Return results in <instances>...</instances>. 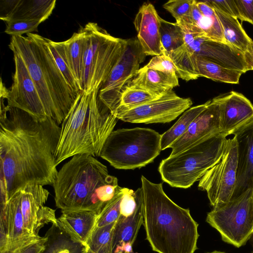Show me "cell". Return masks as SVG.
I'll list each match as a JSON object with an SVG mask.
<instances>
[{
  "label": "cell",
  "mask_w": 253,
  "mask_h": 253,
  "mask_svg": "<svg viewBox=\"0 0 253 253\" xmlns=\"http://www.w3.org/2000/svg\"><path fill=\"white\" fill-rule=\"evenodd\" d=\"M145 66L148 68L176 75L177 70L174 63L169 57L165 55L154 56Z\"/></svg>",
  "instance_id": "obj_38"
},
{
  "label": "cell",
  "mask_w": 253,
  "mask_h": 253,
  "mask_svg": "<svg viewBox=\"0 0 253 253\" xmlns=\"http://www.w3.org/2000/svg\"><path fill=\"white\" fill-rule=\"evenodd\" d=\"M175 74L148 68H140L128 84L145 90L153 94L161 95L179 85Z\"/></svg>",
  "instance_id": "obj_24"
},
{
  "label": "cell",
  "mask_w": 253,
  "mask_h": 253,
  "mask_svg": "<svg viewBox=\"0 0 253 253\" xmlns=\"http://www.w3.org/2000/svg\"><path fill=\"white\" fill-rule=\"evenodd\" d=\"M239 17L242 21H247L253 25V0H234Z\"/></svg>",
  "instance_id": "obj_41"
},
{
  "label": "cell",
  "mask_w": 253,
  "mask_h": 253,
  "mask_svg": "<svg viewBox=\"0 0 253 253\" xmlns=\"http://www.w3.org/2000/svg\"><path fill=\"white\" fill-rule=\"evenodd\" d=\"M136 206L133 212L120 215L116 222L113 241V253H131L132 245L143 222V193L141 187L135 191Z\"/></svg>",
  "instance_id": "obj_22"
},
{
  "label": "cell",
  "mask_w": 253,
  "mask_h": 253,
  "mask_svg": "<svg viewBox=\"0 0 253 253\" xmlns=\"http://www.w3.org/2000/svg\"><path fill=\"white\" fill-rule=\"evenodd\" d=\"M176 22L184 33H197L211 40L226 43L214 9L203 0H194L191 14Z\"/></svg>",
  "instance_id": "obj_21"
},
{
  "label": "cell",
  "mask_w": 253,
  "mask_h": 253,
  "mask_svg": "<svg viewBox=\"0 0 253 253\" xmlns=\"http://www.w3.org/2000/svg\"><path fill=\"white\" fill-rule=\"evenodd\" d=\"M116 222L104 226L95 227L86 246L94 253H113Z\"/></svg>",
  "instance_id": "obj_33"
},
{
  "label": "cell",
  "mask_w": 253,
  "mask_h": 253,
  "mask_svg": "<svg viewBox=\"0 0 253 253\" xmlns=\"http://www.w3.org/2000/svg\"><path fill=\"white\" fill-rule=\"evenodd\" d=\"M52 186L56 206L61 211L87 210L98 215L119 186L107 167L86 154L75 155L66 163Z\"/></svg>",
  "instance_id": "obj_3"
},
{
  "label": "cell",
  "mask_w": 253,
  "mask_h": 253,
  "mask_svg": "<svg viewBox=\"0 0 253 253\" xmlns=\"http://www.w3.org/2000/svg\"><path fill=\"white\" fill-rule=\"evenodd\" d=\"M56 2V0H14L11 11L0 20L5 23L18 21L42 22L51 14Z\"/></svg>",
  "instance_id": "obj_25"
},
{
  "label": "cell",
  "mask_w": 253,
  "mask_h": 253,
  "mask_svg": "<svg viewBox=\"0 0 253 253\" xmlns=\"http://www.w3.org/2000/svg\"><path fill=\"white\" fill-rule=\"evenodd\" d=\"M247 70H253V41L250 42L246 51L244 53Z\"/></svg>",
  "instance_id": "obj_43"
},
{
  "label": "cell",
  "mask_w": 253,
  "mask_h": 253,
  "mask_svg": "<svg viewBox=\"0 0 253 253\" xmlns=\"http://www.w3.org/2000/svg\"><path fill=\"white\" fill-rule=\"evenodd\" d=\"M21 211L26 229L39 235V230L49 223L56 225L54 210L44 206L49 192L42 185L28 184L21 188Z\"/></svg>",
  "instance_id": "obj_15"
},
{
  "label": "cell",
  "mask_w": 253,
  "mask_h": 253,
  "mask_svg": "<svg viewBox=\"0 0 253 253\" xmlns=\"http://www.w3.org/2000/svg\"><path fill=\"white\" fill-rule=\"evenodd\" d=\"M98 214L87 210L62 211L56 226L74 242L86 246L95 227Z\"/></svg>",
  "instance_id": "obj_23"
},
{
  "label": "cell",
  "mask_w": 253,
  "mask_h": 253,
  "mask_svg": "<svg viewBox=\"0 0 253 253\" xmlns=\"http://www.w3.org/2000/svg\"><path fill=\"white\" fill-rule=\"evenodd\" d=\"M143 225L146 239L158 253H194L198 224L189 209L180 207L165 193L162 183L141 176Z\"/></svg>",
  "instance_id": "obj_2"
},
{
  "label": "cell",
  "mask_w": 253,
  "mask_h": 253,
  "mask_svg": "<svg viewBox=\"0 0 253 253\" xmlns=\"http://www.w3.org/2000/svg\"><path fill=\"white\" fill-rule=\"evenodd\" d=\"M42 23L39 21H18L6 23L4 32L11 36H22L24 34L38 32L39 25Z\"/></svg>",
  "instance_id": "obj_37"
},
{
  "label": "cell",
  "mask_w": 253,
  "mask_h": 253,
  "mask_svg": "<svg viewBox=\"0 0 253 253\" xmlns=\"http://www.w3.org/2000/svg\"><path fill=\"white\" fill-rule=\"evenodd\" d=\"M226 137L221 132L215 134L163 160L158 168L163 181L173 187H191L220 161Z\"/></svg>",
  "instance_id": "obj_6"
},
{
  "label": "cell",
  "mask_w": 253,
  "mask_h": 253,
  "mask_svg": "<svg viewBox=\"0 0 253 253\" xmlns=\"http://www.w3.org/2000/svg\"><path fill=\"white\" fill-rule=\"evenodd\" d=\"M47 47L68 84L75 91H82L71 70L62 42H55L46 38Z\"/></svg>",
  "instance_id": "obj_34"
},
{
  "label": "cell",
  "mask_w": 253,
  "mask_h": 253,
  "mask_svg": "<svg viewBox=\"0 0 253 253\" xmlns=\"http://www.w3.org/2000/svg\"><path fill=\"white\" fill-rule=\"evenodd\" d=\"M189 98L178 96L172 90L145 104L118 115V120L131 123H166L175 120L192 105Z\"/></svg>",
  "instance_id": "obj_12"
},
{
  "label": "cell",
  "mask_w": 253,
  "mask_h": 253,
  "mask_svg": "<svg viewBox=\"0 0 253 253\" xmlns=\"http://www.w3.org/2000/svg\"><path fill=\"white\" fill-rule=\"evenodd\" d=\"M161 138V134L149 128L118 129L107 137L99 157L117 169L141 168L160 154Z\"/></svg>",
  "instance_id": "obj_7"
},
{
  "label": "cell",
  "mask_w": 253,
  "mask_h": 253,
  "mask_svg": "<svg viewBox=\"0 0 253 253\" xmlns=\"http://www.w3.org/2000/svg\"><path fill=\"white\" fill-rule=\"evenodd\" d=\"M160 34L164 54L169 56L172 51L184 45V33L176 23L166 21L161 17Z\"/></svg>",
  "instance_id": "obj_31"
},
{
  "label": "cell",
  "mask_w": 253,
  "mask_h": 253,
  "mask_svg": "<svg viewBox=\"0 0 253 253\" xmlns=\"http://www.w3.org/2000/svg\"><path fill=\"white\" fill-rule=\"evenodd\" d=\"M213 9L239 18V14L234 0H203Z\"/></svg>",
  "instance_id": "obj_39"
},
{
  "label": "cell",
  "mask_w": 253,
  "mask_h": 253,
  "mask_svg": "<svg viewBox=\"0 0 253 253\" xmlns=\"http://www.w3.org/2000/svg\"><path fill=\"white\" fill-rule=\"evenodd\" d=\"M215 98L219 104L221 131L226 136L253 118V105L242 94L232 91Z\"/></svg>",
  "instance_id": "obj_20"
},
{
  "label": "cell",
  "mask_w": 253,
  "mask_h": 253,
  "mask_svg": "<svg viewBox=\"0 0 253 253\" xmlns=\"http://www.w3.org/2000/svg\"><path fill=\"white\" fill-rule=\"evenodd\" d=\"M185 49L193 56H200L223 66L246 73L244 53L226 43L214 41L202 35L184 33Z\"/></svg>",
  "instance_id": "obj_14"
},
{
  "label": "cell",
  "mask_w": 253,
  "mask_h": 253,
  "mask_svg": "<svg viewBox=\"0 0 253 253\" xmlns=\"http://www.w3.org/2000/svg\"><path fill=\"white\" fill-rule=\"evenodd\" d=\"M207 102L206 108L195 119L185 134L170 146L172 150L169 156H173L205 138L221 132L219 104L215 98Z\"/></svg>",
  "instance_id": "obj_16"
},
{
  "label": "cell",
  "mask_w": 253,
  "mask_h": 253,
  "mask_svg": "<svg viewBox=\"0 0 253 253\" xmlns=\"http://www.w3.org/2000/svg\"><path fill=\"white\" fill-rule=\"evenodd\" d=\"M219 20L225 42L242 53L252 40L247 35L238 18L214 9Z\"/></svg>",
  "instance_id": "obj_27"
},
{
  "label": "cell",
  "mask_w": 253,
  "mask_h": 253,
  "mask_svg": "<svg viewBox=\"0 0 253 253\" xmlns=\"http://www.w3.org/2000/svg\"><path fill=\"white\" fill-rule=\"evenodd\" d=\"M85 49L81 91L100 89L121 56L127 40L115 37L96 23L83 27Z\"/></svg>",
  "instance_id": "obj_8"
},
{
  "label": "cell",
  "mask_w": 253,
  "mask_h": 253,
  "mask_svg": "<svg viewBox=\"0 0 253 253\" xmlns=\"http://www.w3.org/2000/svg\"><path fill=\"white\" fill-rule=\"evenodd\" d=\"M208 253H226L223 252H220V251H214L212 252Z\"/></svg>",
  "instance_id": "obj_46"
},
{
  "label": "cell",
  "mask_w": 253,
  "mask_h": 253,
  "mask_svg": "<svg viewBox=\"0 0 253 253\" xmlns=\"http://www.w3.org/2000/svg\"><path fill=\"white\" fill-rule=\"evenodd\" d=\"M48 239L46 234L44 237L25 246L15 253H43L46 248Z\"/></svg>",
  "instance_id": "obj_42"
},
{
  "label": "cell",
  "mask_w": 253,
  "mask_h": 253,
  "mask_svg": "<svg viewBox=\"0 0 253 253\" xmlns=\"http://www.w3.org/2000/svg\"><path fill=\"white\" fill-rule=\"evenodd\" d=\"M85 253H94L87 247H84Z\"/></svg>",
  "instance_id": "obj_44"
},
{
  "label": "cell",
  "mask_w": 253,
  "mask_h": 253,
  "mask_svg": "<svg viewBox=\"0 0 253 253\" xmlns=\"http://www.w3.org/2000/svg\"><path fill=\"white\" fill-rule=\"evenodd\" d=\"M48 239L43 253H82L84 247L73 242L56 225L47 232Z\"/></svg>",
  "instance_id": "obj_30"
},
{
  "label": "cell",
  "mask_w": 253,
  "mask_h": 253,
  "mask_svg": "<svg viewBox=\"0 0 253 253\" xmlns=\"http://www.w3.org/2000/svg\"><path fill=\"white\" fill-rule=\"evenodd\" d=\"M252 190H253V183H252Z\"/></svg>",
  "instance_id": "obj_48"
},
{
  "label": "cell",
  "mask_w": 253,
  "mask_h": 253,
  "mask_svg": "<svg viewBox=\"0 0 253 253\" xmlns=\"http://www.w3.org/2000/svg\"><path fill=\"white\" fill-rule=\"evenodd\" d=\"M136 206L135 191L126 188L120 204L121 215L127 217L131 214Z\"/></svg>",
  "instance_id": "obj_40"
},
{
  "label": "cell",
  "mask_w": 253,
  "mask_h": 253,
  "mask_svg": "<svg viewBox=\"0 0 253 253\" xmlns=\"http://www.w3.org/2000/svg\"><path fill=\"white\" fill-rule=\"evenodd\" d=\"M237 145V179L231 200L252 188L253 181V118L233 131Z\"/></svg>",
  "instance_id": "obj_17"
},
{
  "label": "cell",
  "mask_w": 253,
  "mask_h": 253,
  "mask_svg": "<svg viewBox=\"0 0 253 253\" xmlns=\"http://www.w3.org/2000/svg\"><path fill=\"white\" fill-rule=\"evenodd\" d=\"M160 96L127 84L121 94L120 104L115 116L117 118L118 115L126 111L150 102Z\"/></svg>",
  "instance_id": "obj_32"
},
{
  "label": "cell",
  "mask_w": 253,
  "mask_h": 253,
  "mask_svg": "<svg viewBox=\"0 0 253 253\" xmlns=\"http://www.w3.org/2000/svg\"><path fill=\"white\" fill-rule=\"evenodd\" d=\"M238 167L235 138L227 139L222 157L200 179L198 188L205 191L213 209L225 205L232 199Z\"/></svg>",
  "instance_id": "obj_10"
},
{
  "label": "cell",
  "mask_w": 253,
  "mask_h": 253,
  "mask_svg": "<svg viewBox=\"0 0 253 253\" xmlns=\"http://www.w3.org/2000/svg\"><path fill=\"white\" fill-rule=\"evenodd\" d=\"M208 102L185 111L177 122L161 135V148L164 150L180 138L188 130L195 119L206 108Z\"/></svg>",
  "instance_id": "obj_29"
},
{
  "label": "cell",
  "mask_w": 253,
  "mask_h": 253,
  "mask_svg": "<svg viewBox=\"0 0 253 253\" xmlns=\"http://www.w3.org/2000/svg\"><path fill=\"white\" fill-rule=\"evenodd\" d=\"M15 71L13 83L8 89L7 105L22 110L35 119L42 121L47 118L35 84L21 57L13 52Z\"/></svg>",
  "instance_id": "obj_13"
},
{
  "label": "cell",
  "mask_w": 253,
  "mask_h": 253,
  "mask_svg": "<svg viewBox=\"0 0 253 253\" xmlns=\"http://www.w3.org/2000/svg\"><path fill=\"white\" fill-rule=\"evenodd\" d=\"M206 222L220 234L222 240L236 248L253 235L252 188L207 213Z\"/></svg>",
  "instance_id": "obj_9"
},
{
  "label": "cell",
  "mask_w": 253,
  "mask_h": 253,
  "mask_svg": "<svg viewBox=\"0 0 253 253\" xmlns=\"http://www.w3.org/2000/svg\"><path fill=\"white\" fill-rule=\"evenodd\" d=\"M197 70L199 77L211 80L237 84L243 72L221 65L211 60L200 56H195Z\"/></svg>",
  "instance_id": "obj_28"
},
{
  "label": "cell",
  "mask_w": 253,
  "mask_h": 253,
  "mask_svg": "<svg viewBox=\"0 0 253 253\" xmlns=\"http://www.w3.org/2000/svg\"><path fill=\"white\" fill-rule=\"evenodd\" d=\"M99 89L82 91L62 122L55 154L56 165L79 154L98 157L117 119L97 101Z\"/></svg>",
  "instance_id": "obj_5"
},
{
  "label": "cell",
  "mask_w": 253,
  "mask_h": 253,
  "mask_svg": "<svg viewBox=\"0 0 253 253\" xmlns=\"http://www.w3.org/2000/svg\"><path fill=\"white\" fill-rule=\"evenodd\" d=\"M146 56L137 39L127 40L123 52L99 90L100 101L113 116L123 90L136 75Z\"/></svg>",
  "instance_id": "obj_11"
},
{
  "label": "cell",
  "mask_w": 253,
  "mask_h": 253,
  "mask_svg": "<svg viewBox=\"0 0 253 253\" xmlns=\"http://www.w3.org/2000/svg\"><path fill=\"white\" fill-rule=\"evenodd\" d=\"M0 99V203L28 184L53 185L61 127L53 120L35 119Z\"/></svg>",
  "instance_id": "obj_1"
},
{
  "label": "cell",
  "mask_w": 253,
  "mask_h": 253,
  "mask_svg": "<svg viewBox=\"0 0 253 253\" xmlns=\"http://www.w3.org/2000/svg\"><path fill=\"white\" fill-rule=\"evenodd\" d=\"M0 213L5 215L7 220L8 243L5 253H15L42 238L32 234L25 227L20 190L15 193L5 204L0 205Z\"/></svg>",
  "instance_id": "obj_18"
},
{
  "label": "cell",
  "mask_w": 253,
  "mask_h": 253,
  "mask_svg": "<svg viewBox=\"0 0 253 253\" xmlns=\"http://www.w3.org/2000/svg\"><path fill=\"white\" fill-rule=\"evenodd\" d=\"M82 253H85V250H84V247Z\"/></svg>",
  "instance_id": "obj_47"
},
{
  "label": "cell",
  "mask_w": 253,
  "mask_h": 253,
  "mask_svg": "<svg viewBox=\"0 0 253 253\" xmlns=\"http://www.w3.org/2000/svg\"><path fill=\"white\" fill-rule=\"evenodd\" d=\"M8 47L26 66L47 118L61 124L80 93L66 81L47 47L46 38L33 33L11 36Z\"/></svg>",
  "instance_id": "obj_4"
},
{
  "label": "cell",
  "mask_w": 253,
  "mask_h": 253,
  "mask_svg": "<svg viewBox=\"0 0 253 253\" xmlns=\"http://www.w3.org/2000/svg\"><path fill=\"white\" fill-rule=\"evenodd\" d=\"M122 253H129V252H127L124 251V252H123Z\"/></svg>",
  "instance_id": "obj_49"
},
{
  "label": "cell",
  "mask_w": 253,
  "mask_h": 253,
  "mask_svg": "<svg viewBox=\"0 0 253 253\" xmlns=\"http://www.w3.org/2000/svg\"><path fill=\"white\" fill-rule=\"evenodd\" d=\"M126 188L118 186L116 192L98 215L95 227L104 226L116 222L121 215L120 204Z\"/></svg>",
  "instance_id": "obj_35"
},
{
  "label": "cell",
  "mask_w": 253,
  "mask_h": 253,
  "mask_svg": "<svg viewBox=\"0 0 253 253\" xmlns=\"http://www.w3.org/2000/svg\"><path fill=\"white\" fill-rule=\"evenodd\" d=\"M250 240H251V245H252V253H253V235L252 236V237L250 239Z\"/></svg>",
  "instance_id": "obj_45"
},
{
  "label": "cell",
  "mask_w": 253,
  "mask_h": 253,
  "mask_svg": "<svg viewBox=\"0 0 253 253\" xmlns=\"http://www.w3.org/2000/svg\"><path fill=\"white\" fill-rule=\"evenodd\" d=\"M62 43L69 66L81 89L85 49L84 28L81 27L78 32Z\"/></svg>",
  "instance_id": "obj_26"
},
{
  "label": "cell",
  "mask_w": 253,
  "mask_h": 253,
  "mask_svg": "<svg viewBox=\"0 0 253 253\" xmlns=\"http://www.w3.org/2000/svg\"><path fill=\"white\" fill-rule=\"evenodd\" d=\"M160 18L152 4L144 3L139 8L133 21L137 39L146 56L164 54L160 39Z\"/></svg>",
  "instance_id": "obj_19"
},
{
  "label": "cell",
  "mask_w": 253,
  "mask_h": 253,
  "mask_svg": "<svg viewBox=\"0 0 253 253\" xmlns=\"http://www.w3.org/2000/svg\"><path fill=\"white\" fill-rule=\"evenodd\" d=\"M194 1V0H170L163 7L177 21L191 14Z\"/></svg>",
  "instance_id": "obj_36"
}]
</instances>
